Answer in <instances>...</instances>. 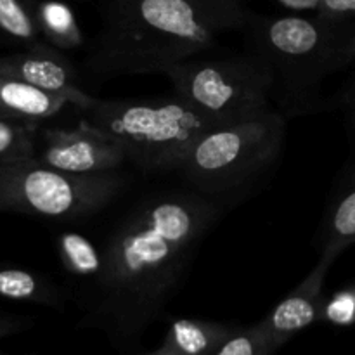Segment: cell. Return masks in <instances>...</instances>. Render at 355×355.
<instances>
[{
    "instance_id": "6da1fadb",
    "label": "cell",
    "mask_w": 355,
    "mask_h": 355,
    "mask_svg": "<svg viewBox=\"0 0 355 355\" xmlns=\"http://www.w3.org/2000/svg\"><path fill=\"white\" fill-rule=\"evenodd\" d=\"M220 207L200 193L146 198L104 246L92 318L116 335L142 331L175 291Z\"/></svg>"
},
{
    "instance_id": "7a4b0ae2",
    "label": "cell",
    "mask_w": 355,
    "mask_h": 355,
    "mask_svg": "<svg viewBox=\"0 0 355 355\" xmlns=\"http://www.w3.org/2000/svg\"><path fill=\"white\" fill-rule=\"evenodd\" d=\"M241 0H116L89 55L97 75L163 73L243 26Z\"/></svg>"
},
{
    "instance_id": "3957f363",
    "label": "cell",
    "mask_w": 355,
    "mask_h": 355,
    "mask_svg": "<svg viewBox=\"0 0 355 355\" xmlns=\"http://www.w3.org/2000/svg\"><path fill=\"white\" fill-rule=\"evenodd\" d=\"M80 111V121L113 137L144 172H179L203 135L220 127L217 120L173 96L151 99L94 97Z\"/></svg>"
},
{
    "instance_id": "277c9868",
    "label": "cell",
    "mask_w": 355,
    "mask_h": 355,
    "mask_svg": "<svg viewBox=\"0 0 355 355\" xmlns=\"http://www.w3.org/2000/svg\"><path fill=\"white\" fill-rule=\"evenodd\" d=\"M284 137L286 116L276 110L220 125L198 141L179 172L196 193L220 205L252 189L276 165Z\"/></svg>"
},
{
    "instance_id": "5b68a950",
    "label": "cell",
    "mask_w": 355,
    "mask_h": 355,
    "mask_svg": "<svg viewBox=\"0 0 355 355\" xmlns=\"http://www.w3.org/2000/svg\"><path fill=\"white\" fill-rule=\"evenodd\" d=\"M125 186L123 175L69 173L37 158L0 163V210L51 220H80L103 210Z\"/></svg>"
},
{
    "instance_id": "8992f818",
    "label": "cell",
    "mask_w": 355,
    "mask_h": 355,
    "mask_svg": "<svg viewBox=\"0 0 355 355\" xmlns=\"http://www.w3.org/2000/svg\"><path fill=\"white\" fill-rule=\"evenodd\" d=\"M173 90L191 106L218 123L252 120L270 111L272 69L255 55L218 59H184L163 71Z\"/></svg>"
},
{
    "instance_id": "52a82bcc",
    "label": "cell",
    "mask_w": 355,
    "mask_h": 355,
    "mask_svg": "<svg viewBox=\"0 0 355 355\" xmlns=\"http://www.w3.org/2000/svg\"><path fill=\"white\" fill-rule=\"evenodd\" d=\"M259 55L272 69L274 96L302 113L315 97L326 73L343 64V45H336L328 21L281 16L266 21L259 31Z\"/></svg>"
},
{
    "instance_id": "ba28073f",
    "label": "cell",
    "mask_w": 355,
    "mask_h": 355,
    "mask_svg": "<svg viewBox=\"0 0 355 355\" xmlns=\"http://www.w3.org/2000/svg\"><path fill=\"white\" fill-rule=\"evenodd\" d=\"M37 159L69 173L116 172L127 163L121 146L104 132L80 121L75 128H49L42 132Z\"/></svg>"
},
{
    "instance_id": "9c48e42d",
    "label": "cell",
    "mask_w": 355,
    "mask_h": 355,
    "mask_svg": "<svg viewBox=\"0 0 355 355\" xmlns=\"http://www.w3.org/2000/svg\"><path fill=\"white\" fill-rule=\"evenodd\" d=\"M0 71L64 97L75 110H82L94 99L90 94L80 89L75 66L69 62L64 52L45 42L26 47V51L17 54L0 58Z\"/></svg>"
},
{
    "instance_id": "30bf717a",
    "label": "cell",
    "mask_w": 355,
    "mask_h": 355,
    "mask_svg": "<svg viewBox=\"0 0 355 355\" xmlns=\"http://www.w3.org/2000/svg\"><path fill=\"white\" fill-rule=\"evenodd\" d=\"M336 259L338 255L335 253H319V262L307 274V277L298 283L297 288H293V291L284 297L263 321L259 322L274 350L283 347L297 333L304 331L321 319L324 302L322 286Z\"/></svg>"
},
{
    "instance_id": "8fae6325",
    "label": "cell",
    "mask_w": 355,
    "mask_h": 355,
    "mask_svg": "<svg viewBox=\"0 0 355 355\" xmlns=\"http://www.w3.org/2000/svg\"><path fill=\"white\" fill-rule=\"evenodd\" d=\"M69 106L64 97L0 71V113L6 116L38 125Z\"/></svg>"
},
{
    "instance_id": "7c38bea8",
    "label": "cell",
    "mask_w": 355,
    "mask_h": 355,
    "mask_svg": "<svg viewBox=\"0 0 355 355\" xmlns=\"http://www.w3.org/2000/svg\"><path fill=\"white\" fill-rule=\"evenodd\" d=\"M352 245H355V170L345 177L329 203L319 229V253L340 255Z\"/></svg>"
},
{
    "instance_id": "4fadbf2b",
    "label": "cell",
    "mask_w": 355,
    "mask_h": 355,
    "mask_svg": "<svg viewBox=\"0 0 355 355\" xmlns=\"http://www.w3.org/2000/svg\"><path fill=\"white\" fill-rule=\"evenodd\" d=\"M236 326L200 319H177L170 324L163 349L179 355H211Z\"/></svg>"
},
{
    "instance_id": "5bb4252c",
    "label": "cell",
    "mask_w": 355,
    "mask_h": 355,
    "mask_svg": "<svg viewBox=\"0 0 355 355\" xmlns=\"http://www.w3.org/2000/svg\"><path fill=\"white\" fill-rule=\"evenodd\" d=\"M40 37L45 44L62 52L82 47L83 35L73 10L58 0H44L35 10Z\"/></svg>"
},
{
    "instance_id": "9a60e30c",
    "label": "cell",
    "mask_w": 355,
    "mask_h": 355,
    "mask_svg": "<svg viewBox=\"0 0 355 355\" xmlns=\"http://www.w3.org/2000/svg\"><path fill=\"white\" fill-rule=\"evenodd\" d=\"M58 253L69 274L92 281L101 277L104 269V250L80 232H64L58 238Z\"/></svg>"
},
{
    "instance_id": "2e32d148",
    "label": "cell",
    "mask_w": 355,
    "mask_h": 355,
    "mask_svg": "<svg viewBox=\"0 0 355 355\" xmlns=\"http://www.w3.org/2000/svg\"><path fill=\"white\" fill-rule=\"evenodd\" d=\"M0 297L55 309L62 305L55 286L30 270L16 267H0Z\"/></svg>"
},
{
    "instance_id": "e0dca14e",
    "label": "cell",
    "mask_w": 355,
    "mask_h": 355,
    "mask_svg": "<svg viewBox=\"0 0 355 355\" xmlns=\"http://www.w3.org/2000/svg\"><path fill=\"white\" fill-rule=\"evenodd\" d=\"M37 156V125L0 113V163Z\"/></svg>"
},
{
    "instance_id": "ac0fdd59",
    "label": "cell",
    "mask_w": 355,
    "mask_h": 355,
    "mask_svg": "<svg viewBox=\"0 0 355 355\" xmlns=\"http://www.w3.org/2000/svg\"><path fill=\"white\" fill-rule=\"evenodd\" d=\"M0 31L26 47L44 42L35 12L24 6L23 0H0Z\"/></svg>"
},
{
    "instance_id": "d6986e66",
    "label": "cell",
    "mask_w": 355,
    "mask_h": 355,
    "mask_svg": "<svg viewBox=\"0 0 355 355\" xmlns=\"http://www.w3.org/2000/svg\"><path fill=\"white\" fill-rule=\"evenodd\" d=\"M274 352L276 350L270 347L260 324H253L250 328L232 329L211 355H272Z\"/></svg>"
},
{
    "instance_id": "ffe728a7",
    "label": "cell",
    "mask_w": 355,
    "mask_h": 355,
    "mask_svg": "<svg viewBox=\"0 0 355 355\" xmlns=\"http://www.w3.org/2000/svg\"><path fill=\"white\" fill-rule=\"evenodd\" d=\"M321 321L335 326H355V286H347L322 302Z\"/></svg>"
},
{
    "instance_id": "44dd1931",
    "label": "cell",
    "mask_w": 355,
    "mask_h": 355,
    "mask_svg": "<svg viewBox=\"0 0 355 355\" xmlns=\"http://www.w3.org/2000/svg\"><path fill=\"white\" fill-rule=\"evenodd\" d=\"M319 17L326 21L355 16V0H319Z\"/></svg>"
},
{
    "instance_id": "7402d4cb",
    "label": "cell",
    "mask_w": 355,
    "mask_h": 355,
    "mask_svg": "<svg viewBox=\"0 0 355 355\" xmlns=\"http://www.w3.org/2000/svg\"><path fill=\"white\" fill-rule=\"evenodd\" d=\"M279 2H283L284 6L291 7V9L302 10V9H318L319 0H279Z\"/></svg>"
},
{
    "instance_id": "603a6c76",
    "label": "cell",
    "mask_w": 355,
    "mask_h": 355,
    "mask_svg": "<svg viewBox=\"0 0 355 355\" xmlns=\"http://www.w3.org/2000/svg\"><path fill=\"white\" fill-rule=\"evenodd\" d=\"M355 58V30L354 33L350 35L349 40L345 42V45H343V61H350V59Z\"/></svg>"
},
{
    "instance_id": "cb8c5ba5",
    "label": "cell",
    "mask_w": 355,
    "mask_h": 355,
    "mask_svg": "<svg viewBox=\"0 0 355 355\" xmlns=\"http://www.w3.org/2000/svg\"><path fill=\"white\" fill-rule=\"evenodd\" d=\"M17 322L10 321V319H0V336H6L9 333L16 331Z\"/></svg>"
},
{
    "instance_id": "d4e9b609",
    "label": "cell",
    "mask_w": 355,
    "mask_h": 355,
    "mask_svg": "<svg viewBox=\"0 0 355 355\" xmlns=\"http://www.w3.org/2000/svg\"><path fill=\"white\" fill-rule=\"evenodd\" d=\"M146 355H179V354H173V352H168V350H165L163 347H159L156 352H151V354H146Z\"/></svg>"
},
{
    "instance_id": "484cf974",
    "label": "cell",
    "mask_w": 355,
    "mask_h": 355,
    "mask_svg": "<svg viewBox=\"0 0 355 355\" xmlns=\"http://www.w3.org/2000/svg\"><path fill=\"white\" fill-rule=\"evenodd\" d=\"M347 103H350L352 106H355V85H354V89L347 94Z\"/></svg>"
}]
</instances>
